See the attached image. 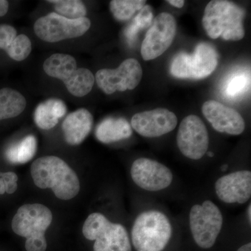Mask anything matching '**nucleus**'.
<instances>
[{
	"label": "nucleus",
	"mask_w": 251,
	"mask_h": 251,
	"mask_svg": "<svg viewBox=\"0 0 251 251\" xmlns=\"http://www.w3.org/2000/svg\"><path fill=\"white\" fill-rule=\"evenodd\" d=\"M172 234L173 227L166 214L159 211H146L135 220L131 240L137 251H163Z\"/></svg>",
	"instance_id": "20e7f679"
},
{
	"label": "nucleus",
	"mask_w": 251,
	"mask_h": 251,
	"mask_svg": "<svg viewBox=\"0 0 251 251\" xmlns=\"http://www.w3.org/2000/svg\"><path fill=\"white\" fill-rule=\"evenodd\" d=\"M133 129L123 117H108L97 126L95 135L101 143L109 144L129 138Z\"/></svg>",
	"instance_id": "f3484780"
},
{
	"label": "nucleus",
	"mask_w": 251,
	"mask_h": 251,
	"mask_svg": "<svg viewBox=\"0 0 251 251\" xmlns=\"http://www.w3.org/2000/svg\"><path fill=\"white\" fill-rule=\"evenodd\" d=\"M93 122V116L86 109H79L69 114L62 126L66 142L72 146L80 145L90 134Z\"/></svg>",
	"instance_id": "dca6fc26"
},
{
	"label": "nucleus",
	"mask_w": 251,
	"mask_h": 251,
	"mask_svg": "<svg viewBox=\"0 0 251 251\" xmlns=\"http://www.w3.org/2000/svg\"><path fill=\"white\" fill-rule=\"evenodd\" d=\"M218 62L216 49L210 44L201 43L193 54H178L172 62L171 73L177 78H204L215 71Z\"/></svg>",
	"instance_id": "423d86ee"
},
{
	"label": "nucleus",
	"mask_w": 251,
	"mask_h": 251,
	"mask_svg": "<svg viewBox=\"0 0 251 251\" xmlns=\"http://www.w3.org/2000/svg\"><path fill=\"white\" fill-rule=\"evenodd\" d=\"M251 204H249V206H248V210H247V214H248V219H249V223H250L251 224Z\"/></svg>",
	"instance_id": "473e14b6"
},
{
	"label": "nucleus",
	"mask_w": 251,
	"mask_h": 251,
	"mask_svg": "<svg viewBox=\"0 0 251 251\" xmlns=\"http://www.w3.org/2000/svg\"><path fill=\"white\" fill-rule=\"evenodd\" d=\"M130 175L137 186L151 192L166 189L173 180V173L168 167L148 158L135 160L130 168Z\"/></svg>",
	"instance_id": "f8f14e48"
},
{
	"label": "nucleus",
	"mask_w": 251,
	"mask_h": 251,
	"mask_svg": "<svg viewBox=\"0 0 251 251\" xmlns=\"http://www.w3.org/2000/svg\"><path fill=\"white\" fill-rule=\"evenodd\" d=\"M215 191L222 202L244 204L251 197V171H236L221 176L216 181Z\"/></svg>",
	"instance_id": "4468645a"
},
{
	"label": "nucleus",
	"mask_w": 251,
	"mask_h": 251,
	"mask_svg": "<svg viewBox=\"0 0 251 251\" xmlns=\"http://www.w3.org/2000/svg\"><path fill=\"white\" fill-rule=\"evenodd\" d=\"M244 13L242 8L226 0H213L206 5L202 25L212 39L222 37L226 41H239L245 35Z\"/></svg>",
	"instance_id": "f03ea898"
},
{
	"label": "nucleus",
	"mask_w": 251,
	"mask_h": 251,
	"mask_svg": "<svg viewBox=\"0 0 251 251\" xmlns=\"http://www.w3.org/2000/svg\"><path fill=\"white\" fill-rule=\"evenodd\" d=\"M176 31V20L169 13H161L153 20L141 46L144 60H152L161 56L173 44Z\"/></svg>",
	"instance_id": "9d476101"
},
{
	"label": "nucleus",
	"mask_w": 251,
	"mask_h": 251,
	"mask_svg": "<svg viewBox=\"0 0 251 251\" xmlns=\"http://www.w3.org/2000/svg\"><path fill=\"white\" fill-rule=\"evenodd\" d=\"M222 214L216 204L206 201L195 204L189 214L190 229L198 247L209 249L215 244L222 229Z\"/></svg>",
	"instance_id": "0eeeda50"
},
{
	"label": "nucleus",
	"mask_w": 251,
	"mask_h": 251,
	"mask_svg": "<svg viewBox=\"0 0 251 251\" xmlns=\"http://www.w3.org/2000/svg\"><path fill=\"white\" fill-rule=\"evenodd\" d=\"M209 156H214V153H213L212 152H209Z\"/></svg>",
	"instance_id": "72a5a7b5"
},
{
	"label": "nucleus",
	"mask_w": 251,
	"mask_h": 251,
	"mask_svg": "<svg viewBox=\"0 0 251 251\" xmlns=\"http://www.w3.org/2000/svg\"><path fill=\"white\" fill-rule=\"evenodd\" d=\"M167 2L170 4L173 5V6L176 8H182L184 6L185 1L184 0H168Z\"/></svg>",
	"instance_id": "7c9ffc66"
},
{
	"label": "nucleus",
	"mask_w": 251,
	"mask_h": 251,
	"mask_svg": "<svg viewBox=\"0 0 251 251\" xmlns=\"http://www.w3.org/2000/svg\"><path fill=\"white\" fill-rule=\"evenodd\" d=\"M86 239L95 241L94 251H132L129 236L122 225L115 224L103 214L93 213L82 227Z\"/></svg>",
	"instance_id": "39448f33"
},
{
	"label": "nucleus",
	"mask_w": 251,
	"mask_h": 251,
	"mask_svg": "<svg viewBox=\"0 0 251 251\" xmlns=\"http://www.w3.org/2000/svg\"><path fill=\"white\" fill-rule=\"evenodd\" d=\"M44 72L49 76L63 81L67 80L76 71L77 63L72 55L64 53L52 54L44 63Z\"/></svg>",
	"instance_id": "a211bd4d"
},
{
	"label": "nucleus",
	"mask_w": 251,
	"mask_h": 251,
	"mask_svg": "<svg viewBox=\"0 0 251 251\" xmlns=\"http://www.w3.org/2000/svg\"><path fill=\"white\" fill-rule=\"evenodd\" d=\"M153 18L152 7L150 5H145L143 9L140 10L139 13L125 31L126 39L130 46L135 44L140 30L152 24Z\"/></svg>",
	"instance_id": "4be33fe9"
},
{
	"label": "nucleus",
	"mask_w": 251,
	"mask_h": 251,
	"mask_svg": "<svg viewBox=\"0 0 251 251\" xmlns=\"http://www.w3.org/2000/svg\"><path fill=\"white\" fill-rule=\"evenodd\" d=\"M52 214L41 204H27L18 209L11 222L15 234L26 238L27 251H46L45 232L52 224Z\"/></svg>",
	"instance_id": "7ed1b4c3"
},
{
	"label": "nucleus",
	"mask_w": 251,
	"mask_h": 251,
	"mask_svg": "<svg viewBox=\"0 0 251 251\" xmlns=\"http://www.w3.org/2000/svg\"><path fill=\"white\" fill-rule=\"evenodd\" d=\"M34 119L36 126L43 130L54 128L59 122V119L54 115L48 100L39 104L36 107Z\"/></svg>",
	"instance_id": "393cba45"
},
{
	"label": "nucleus",
	"mask_w": 251,
	"mask_h": 251,
	"mask_svg": "<svg viewBox=\"0 0 251 251\" xmlns=\"http://www.w3.org/2000/svg\"><path fill=\"white\" fill-rule=\"evenodd\" d=\"M27 101L18 91L9 87L0 90V121L14 118L26 108Z\"/></svg>",
	"instance_id": "6ab92c4d"
},
{
	"label": "nucleus",
	"mask_w": 251,
	"mask_h": 251,
	"mask_svg": "<svg viewBox=\"0 0 251 251\" xmlns=\"http://www.w3.org/2000/svg\"><path fill=\"white\" fill-rule=\"evenodd\" d=\"M143 77V69L138 60L126 59L115 69H100L96 74L95 80L104 93L132 90L139 85Z\"/></svg>",
	"instance_id": "1a4fd4ad"
},
{
	"label": "nucleus",
	"mask_w": 251,
	"mask_h": 251,
	"mask_svg": "<svg viewBox=\"0 0 251 251\" xmlns=\"http://www.w3.org/2000/svg\"><path fill=\"white\" fill-rule=\"evenodd\" d=\"M95 77L92 72L85 68L77 69L67 80L63 81L69 93L76 97H83L93 88Z\"/></svg>",
	"instance_id": "aec40b11"
},
{
	"label": "nucleus",
	"mask_w": 251,
	"mask_h": 251,
	"mask_svg": "<svg viewBox=\"0 0 251 251\" xmlns=\"http://www.w3.org/2000/svg\"><path fill=\"white\" fill-rule=\"evenodd\" d=\"M176 143L184 156L192 160L202 158L209 145V133L202 120L194 115L185 117L180 124Z\"/></svg>",
	"instance_id": "9b49d317"
},
{
	"label": "nucleus",
	"mask_w": 251,
	"mask_h": 251,
	"mask_svg": "<svg viewBox=\"0 0 251 251\" xmlns=\"http://www.w3.org/2000/svg\"><path fill=\"white\" fill-rule=\"evenodd\" d=\"M237 251H251V244L248 243L245 245H243L242 247L239 248Z\"/></svg>",
	"instance_id": "2f4dec72"
},
{
	"label": "nucleus",
	"mask_w": 251,
	"mask_h": 251,
	"mask_svg": "<svg viewBox=\"0 0 251 251\" xmlns=\"http://www.w3.org/2000/svg\"><path fill=\"white\" fill-rule=\"evenodd\" d=\"M36 148L37 142L35 137L32 135H27L6 150V158L14 164H24L34 158Z\"/></svg>",
	"instance_id": "412c9836"
},
{
	"label": "nucleus",
	"mask_w": 251,
	"mask_h": 251,
	"mask_svg": "<svg viewBox=\"0 0 251 251\" xmlns=\"http://www.w3.org/2000/svg\"><path fill=\"white\" fill-rule=\"evenodd\" d=\"M31 175L37 187L52 190L56 197L63 201L73 199L80 192L76 173L59 157L37 158L31 164Z\"/></svg>",
	"instance_id": "f257e3e1"
},
{
	"label": "nucleus",
	"mask_w": 251,
	"mask_h": 251,
	"mask_svg": "<svg viewBox=\"0 0 251 251\" xmlns=\"http://www.w3.org/2000/svg\"><path fill=\"white\" fill-rule=\"evenodd\" d=\"M146 3L144 0H112L110 3V11L118 21H128L143 9Z\"/></svg>",
	"instance_id": "5701e85b"
},
{
	"label": "nucleus",
	"mask_w": 251,
	"mask_h": 251,
	"mask_svg": "<svg viewBox=\"0 0 251 251\" xmlns=\"http://www.w3.org/2000/svg\"><path fill=\"white\" fill-rule=\"evenodd\" d=\"M17 36V31L9 25H0V49L6 50Z\"/></svg>",
	"instance_id": "c85d7f7f"
},
{
	"label": "nucleus",
	"mask_w": 251,
	"mask_h": 251,
	"mask_svg": "<svg viewBox=\"0 0 251 251\" xmlns=\"http://www.w3.org/2000/svg\"><path fill=\"white\" fill-rule=\"evenodd\" d=\"M48 1L54 4V9L57 14L68 19L85 18L87 14L85 4L79 0H51Z\"/></svg>",
	"instance_id": "b1692460"
},
{
	"label": "nucleus",
	"mask_w": 251,
	"mask_h": 251,
	"mask_svg": "<svg viewBox=\"0 0 251 251\" xmlns=\"http://www.w3.org/2000/svg\"><path fill=\"white\" fill-rule=\"evenodd\" d=\"M177 125L174 112L166 108H156L135 114L131 119V127L140 135L157 138L173 131Z\"/></svg>",
	"instance_id": "ddd939ff"
},
{
	"label": "nucleus",
	"mask_w": 251,
	"mask_h": 251,
	"mask_svg": "<svg viewBox=\"0 0 251 251\" xmlns=\"http://www.w3.org/2000/svg\"><path fill=\"white\" fill-rule=\"evenodd\" d=\"M17 175L14 172L0 173V195L12 194L18 188Z\"/></svg>",
	"instance_id": "cd10ccee"
},
{
	"label": "nucleus",
	"mask_w": 251,
	"mask_h": 251,
	"mask_svg": "<svg viewBox=\"0 0 251 251\" xmlns=\"http://www.w3.org/2000/svg\"><path fill=\"white\" fill-rule=\"evenodd\" d=\"M91 27L90 20L85 17L68 19L57 13L43 16L34 23L36 35L49 43L59 42L84 35Z\"/></svg>",
	"instance_id": "6e6552de"
},
{
	"label": "nucleus",
	"mask_w": 251,
	"mask_h": 251,
	"mask_svg": "<svg viewBox=\"0 0 251 251\" xmlns=\"http://www.w3.org/2000/svg\"><path fill=\"white\" fill-rule=\"evenodd\" d=\"M9 1L0 0V17L5 16L9 11Z\"/></svg>",
	"instance_id": "c756f323"
},
{
	"label": "nucleus",
	"mask_w": 251,
	"mask_h": 251,
	"mask_svg": "<svg viewBox=\"0 0 251 251\" xmlns=\"http://www.w3.org/2000/svg\"><path fill=\"white\" fill-rule=\"evenodd\" d=\"M5 51L15 61L21 62L25 60L31 53L30 39L25 34H20L15 38L14 41Z\"/></svg>",
	"instance_id": "a878e982"
},
{
	"label": "nucleus",
	"mask_w": 251,
	"mask_h": 251,
	"mask_svg": "<svg viewBox=\"0 0 251 251\" xmlns=\"http://www.w3.org/2000/svg\"><path fill=\"white\" fill-rule=\"evenodd\" d=\"M202 111L216 131L238 135L245 130V122L242 115L233 108L219 102L212 100L206 101L202 105Z\"/></svg>",
	"instance_id": "2eb2a0df"
},
{
	"label": "nucleus",
	"mask_w": 251,
	"mask_h": 251,
	"mask_svg": "<svg viewBox=\"0 0 251 251\" xmlns=\"http://www.w3.org/2000/svg\"><path fill=\"white\" fill-rule=\"evenodd\" d=\"M250 86V76L248 74H239L232 75L226 82L225 93L229 98L236 99L247 92Z\"/></svg>",
	"instance_id": "bb28decb"
}]
</instances>
